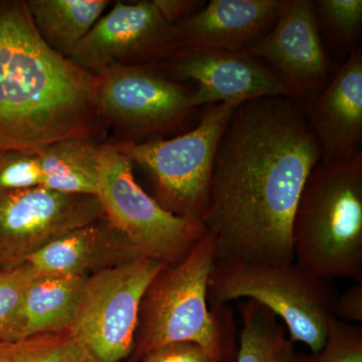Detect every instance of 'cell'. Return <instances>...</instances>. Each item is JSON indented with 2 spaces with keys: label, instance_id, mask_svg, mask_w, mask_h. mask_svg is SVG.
Returning <instances> with one entry per match:
<instances>
[{
  "label": "cell",
  "instance_id": "obj_26",
  "mask_svg": "<svg viewBox=\"0 0 362 362\" xmlns=\"http://www.w3.org/2000/svg\"><path fill=\"white\" fill-rule=\"evenodd\" d=\"M333 316L349 324L362 322V280L337 298L333 305Z\"/></svg>",
  "mask_w": 362,
  "mask_h": 362
},
{
  "label": "cell",
  "instance_id": "obj_19",
  "mask_svg": "<svg viewBox=\"0 0 362 362\" xmlns=\"http://www.w3.org/2000/svg\"><path fill=\"white\" fill-rule=\"evenodd\" d=\"M243 328L235 362H297L294 342L275 314L258 302L240 305Z\"/></svg>",
  "mask_w": 362,
  "mask_h": 362
},
{
  "label": "cell",
  "instance_id": "obj_17",
  "mask_svg": "<svg viewBox=\"0 0 362 362\" xmlns=\"http://www.w3.org/2000/svg\"><path fill=\"white\" fill-rule=\"evenodd\" d=\"M87 278L37 274L25 293L23 337L69 329Z\"/></svg>",
  "mask_w": 362,
  "mask_h": 362
},
{
  "label": "cell",
  "instance_id": "obj_22",
  "mask_svg": "<svg viewBox=\"0 0 362 362\" xmlns=\"http://www.w3.org/2000/svg\"><path fill=\"white\" fill-rule=\"evenodd\" d=\"M314 4L319 32L331 47L338 52L354 51L362 33L361 0H319Z\"/></svg>",
  "mask_w": 362,
  "mask_h": 362
},
{
  "label": "cell",
  "instance_id": "obj_20",
  "mask_svg": "<svg viewBox=\"0 0 362 362\" xmlns=\"http://www.w3.org/2000/svg\"><path fill=\"white\" fill-rule=\"evenodd\" d=\"M0 362H95L70 328L0 342Z\"/></svg>",
  "mask_w": 362,
  "mask_h": 362
},
{
  "label": "cell",
  "instance_id": "obj_4",
  "mask_svg": "<svg viewBox=\"0 0 362 362\" xmlns=\"http://www.w3.org/2000/svg\"><path fill=\"white\" fill-rule=\"evenodd\" d=\"M292 245L294 261L318 277L362 280V152L312 169L295 211Z\"/></svg>",
  "mask_w": 362,
  "mask_h": 362
},
{
  "label": "cell",
  "instance_id": "obj_7",
  "mask_svg": "<svg viewBox=\"0 0 362 362\" xmlns=\"http://www.w3.org/2000/svg\"><path fill=\"white\" fill-rule=\"evenodd\" d=\"M133 164L113 141L101 143L96 197L105 218L132 243L142 257L177 263L204 237L202 221L163 209L135 180Z\"/></svg>",
  "mask_w": 362,
  "mask_h": 362
},
{
  "label": "cell",
  "instance_id": "obj_11",
  "mask_svg": "<svg viewBox=\"0 0 362 362\" xmlns=\"http://www.w3.org/2000/svg\"><path fill=\"white\" fill-rule=\"evenodd\" d=\"M178 52L175 26L153 0L117 1L82 40L69 59L93 75L113 66H153Z\"/></svg>",
  "mask_w": 362,
  "mask_h": 362
},
{
  "label": "cell",
  "instance_id": "obj_18",
  "mask_svg": "<svg viewBox=\"0 0 362 362\" xmlns=\"http://www.w3.org/2000/svg\"><path fill=\"white\" fill-rule=\"evenodd\" d=\"M35 30L45 45L69 59L101 18L107 0H26Z\"/></svg>",
  "mask_w": 362,
  "mask_h": 362
},
{
  "label": "cell",
  "instance_id": "obj_15",
  "mask_svg": "<svg viewBox=\"0 0 362 362\" xmlns=\"http://www.w3.org/2000/svg\"><path fill=\"white\" fill-rule=\"evenodd\" d=\"M288 0H211L175 25L178 51H243L276 23Z\"/></svg>",
  "mask_w": 362,
  "mask_h": 362
},
{
  "label": "cell",
  "instance_id": "obj_1",
  "mask_svg": "<svg viewBox=\"0 0 362 362\" xmlns=\"http://www.w3.org/2000/svg\"><path fill=\"white\" fill-rule=\"evenodd\" d=\"M321 156L295 100L268 97L239 105L218 144L202 218L214 242V262H294L295 211Z\"/></svg>",
  "mask_w": 362,
  "mask_h": 362
},
{
  "label": "cell",
  "instance_id": "obj_16",
  "mask_svg": "<svg viewBox=\"0 0 362 362\" xmlns=\"http://www.w3.org/2000/svg\"><path fill=\"white\" fill-rule=\"evenodd\" d=\"M142 257L106 218L75 228L26 259L40 275L89 276Z\"/></svg>",
  "mask_w": 362,
  "mask_h": 362
},
{
  "label": "cell",
  "instance_id": "obj_2",
  "mask_svg": "<svg viewBox=\"0 0 362 362\" xmlns=\"http://www.w3.org/2000/svg\"><path fill=\"white\" fill-rule=\"evenodd\" d=\"M97 89L96 76L45 45L26 0H0V149L99 141Z\"/></svg>",
  "mask_w": 362,
  "mask_h": 362
},
{
  "label": "cell",
  "instance_id": "obj_21",
  "mask_svg": "<svg viewBox=\"0 0 362 362\" xmlns=\"http://www.w3.org/2000/svg\"><path fill=\"white\" fill-rule=\"evenodd\" d=\"M37 275L30 262L0 268V342L23 337V303L26 290Z\"/></svg>",
  "mask_w": 362,
  "mask_h": 362
},
{
  "label": "cell",
  "instance_id": "obj_27",
  "mask_svg": "<svg viewBox=\"0 0 362 362\" xmlns=\"http://www.w3.org/2000/svg\"><path fill=\"white\" fill-rule=\"evenodd\" d=\"M162 16L170 25H176L197 13L206 2L202 0H153Z\"/></svg>",
  "mask_w": 362,
  "mask_h": 362
},
{
  "label": "cell",
  "instance_id": "obj_23",
  "mask_svg": "<svg viewBox=\"0 0 362 362\" xmlns=\"http://www.w3.org/2000/svg\"><path fill=\"white\" fill-rule=\"evenodd\" d=\"M44 151L37 149H0V190L42 187Z\"/></svg>",
  "mask_w": 362,
  "mask_h": 362
},
{
  "label": "cell",
  "instance_id": "obj_14",
  "mask_svg": "<svg viewBox=\"0 0 362 362\" xmlns=\"http://www.w3.org/2000/svg\"><path fill=\"white\" fill-rule=\"evenodd\" d=\"M304 113L320 144V162L349 160L361 152V47L350 52L327 87L307 99Z\"/></svg>",
  "mask_w": 362,
  "mask_h": 362
},
{
  "label": "cell",
  "instance_id": "obj_10",
  "mask_svg": "<svg viewBox=\"0 0 362 362\" xmlns=\"http://www.w3.org/2000/svg\"><path fill=\"white\" fill-rule=\"evenodd\" d=\"M102 218L94 194L40 187L0 190V268L25 262L66 233Z\"/></svg>",
  "mask_w": 362,
  "mask_h": 362
},
{
  "label": "cell",
  "instance_id": "obj_9",
  "mask_svg": "<svg viewBox=\"0 0 362 362\" xmlns=\"http://www.w3.org/2000/svg\"><path fill=\"white\" fill-rule=\"evenodd\" d=\"M154 68L113 66L96 76L100 112L117 141L182 129L197 113L190 103L194 90Z\"/></svg>",
  "mask_w": 362,
  "mask_h": 362
},
{
  "label": "cell",
  "instance_id": "obj_6",
  "mask_svg": "<svg viewBox=\"0 0 362 362\" xmlns=\"http://www.w3.org/2000/svg\"><path fill=\"white\" fill-rule=\"evenodd\" d=\"M238 106L209 105L202 111L197 127L171 139L113 142L131 163L148 173L153 199L163 209L202 221L218 144Z\"/></svg>",
  "mask_w": 362,
  "mask_h": 362
},
{
  "label": "cell",
  "instance_id": "obj_25",
  "mask_svg": "<svg viewBox=\"0 0 362 362\" xmlns=\"http://www.w3.org/2000/svg\"><path fill=\"white\" fill-rule=\"evenodd\" d=\"M139 362H216L209 354L192 342L163 345L147 354Z\"/></svg>",
  "mask_w": 362,
  "mask_h": 362
},
{
  "label": "cell",
  "instance_id": "obj_13",
  "mask_svg": "<svg viewBox=\"0 0 362 362\" xmlns=\"http://www.w3.org/2000/svg\"><path fill=\"white\" fill-rule=\"evenodd\" d=\"M168 61L173 77L197 83L190 99L195 109L218 103L240 105L261 98H291L278 76L245 49H180Z\"/></svg>",
  "mask_w": 362,
  "mask_h": 362
},
{
  "label": "cell",
  "instance_id": "obj_24",
  "mask_svg": "<svg viewBox=\"0 0 362 362\" xmlns=\"http://www.w3.org/2000/svg\"><path fill=\"white\" fill-rule=\"evenodd\" d=\"M297 362H362V327L330 319L322 349L311 354H297Z\"/></svg>",
  "mask_w": 362,
  "mask_h": 362
},
{
  "label": "cell",
  "instance_id": "obj_12",
  "mask_svg": "<svg viewBox=\"0 0 362 362\" xmlns=\"http://www.w3.org/2000/svg\"><path fill=\"white\" fill-rule=\"evenodd\" d=\"M271 32L245 51L263 62L293 100L309 99L325 87L329 74L312 0H288Z\"/></svg>",
  "mask_w": 362,
  "mask_h": 362
},
{
  "label": "cell",
  "instance_id": "obj_5",
  "mask_svg": "<svg viewBox=\"0 0 362 362\" xmlns=\"http://www.w3.org/2000/svg\"><path fill=\"white\" fill-rule=\"evenodd\" d=\"M326 279L292 263L214 262L209 276V306L247 298L284 322L292 342L311 352L322 349L337 295Z\"/></svg>",
  "mask_w": 362,
  "mask_h": 362
},
{
  "label": "cell",
  "instance_id": "obj_8",
  "mask_svg": "<svg viewBox=\"0 0 362 362\" xmlns=\"http://www.w3.org/2000/svg\"><path fill=\"white\" fill-rule=\"evenodd\" d=\"M165 265L140 257L87 278L70 329L95 362L130 356L143 295Z\"/></svg>",
  "mask_w": 362,
  "mask_h": 362
},
{
  "label": "cell",
  "instance_id": "obj_3",
  "mask_svg": "<svg viewBox=\"0 0 362 362\" xmlns=\"http://www.w3.org/2000/svg\"><path fill=\"white\" fill-rule=\"evenodd\" d=\"M216 261L206 232L185 258L165 265L152 279L138 313L134 346L128 362H139L163 345L192 342L216 362L237 361V328L230 305L209 306V276Z\"/></svg>",
  "mask_w": 362,
  "mask_h": 362
}]
</instances>
